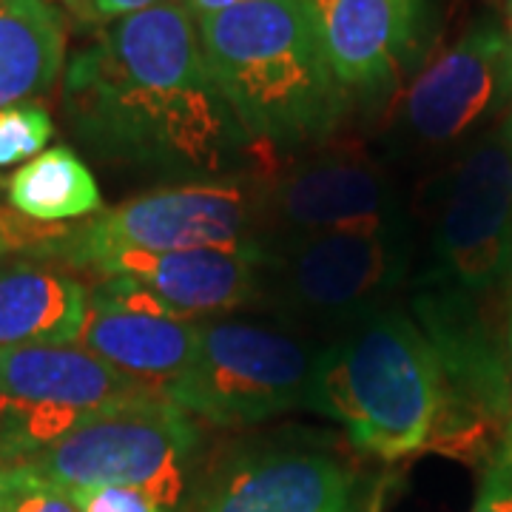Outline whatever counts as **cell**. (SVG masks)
Masks as SVG:
<instances>
[{
	"instance_id": "6da1fadb",
	"label": "cell",
	"mask_w": 512,
	"mask_h": 512,
	"mask_svg": "<svg viewBox=\"0 0 512 512\" xmlns=\"http://www.w3.org/2000/svg\"><path fill=\"white\" fill-rule=\"evenodd\" d=\"M63 109L97 157L157 177H237L254 154L183 3L106 23L69 60Z\"/></svg>"
},
{
	"instance_id": "7a4b0ae2",
	"label": "cell",
	"mask_w": 512,
	"mask_h": 512,
	"mask_svg": "<svg viewBox=\"0 0 512 512\" xmlns=\"http://www.w3.org/2000/svg\"><path fill=\"white\" fill-rule=\"evenodd\" d=\"M208 69L254 146L316 148L348 114L311 0H248L197 20Z\"/></svg>"
},
{
	"instance_id": "3957f363",
	"label": "cell",
	"mask_w": 512,
	"mask_h": 512,
	"mask_svg": "<svg viewBox=\"0 0 512 512\" xmlns=\"http://www.w3.org/2000/svg\"><path fill=\"white\" fill-rule=\"evenodd\" d=\"M345 424L370 456L427 450L439 413V365L416 316L384 305L319 345L308 404Z\"/></svg>"
},
{
	"instance_id": "277c9868",
	"label": "cell",
	"mask_w": 512,
	"mask_h": 512,
	"mask_svg": "<svg viewBox=\"0 0 512 512\" xmlns=\"http://www.w3.org/2000/svg\"><path fill=\"white\" fill-rule=\"evenodd\" d=\"M262 180L254 174L165 185L83 225L63 228L40 259L92 271L100 259L120 251H237L262 254Z\"/></svg>"
},
{
	"instance_id": "5b68a950",
	"label": "cell",
	"mask_w": 512,
	"mask_h": 512,
	"mask_svg": "<svg viewBox=\"0 0 512 512\" xmlns=\"http://www.w3.org/2000/svg\"><path fill=\"white\" fill-rule=\"evenodd\" d=\"M413 245L387 234H316L268 242L256 302L299 333L328 342L402 288Z\"/></svg>"
},
{
	"instance_id": "8992f818",
	"label": "cell",
	"mask_w": 512,
	"mask_h": 512,
	"mask_svg": "<svg viewBox=\"0 0 512 512\" xmlns=\"http://www.w3.org/2000/svg\"><path fill=\"white\" fill-rule=\"evenodd\" d=\"M197 353L165 399L217 427H242L305 407L322 342L279 319H197Z\"/></svg>"
},
{
	"instance_id": "52a82bcc",
	"label": "cell",
	"mask_w": 512,
	"mask_h": 512,
	"mask_svg": "<svg viewBox=\"0 0 512 512\" xmlns=\"http://www.w3.org/2000/svg\"><path fill=\"white\" fill-rule=\"evenodd\" d=\"M200 444L194 419L165 396H148L83 421L26 467L63 490L131 487L165 510L180 507Z\"/></svg>"
},
{
	"instance_id": "ba28073f",
	"label": "cell",
	"mask_w": 512,
	"mask_h": 512,
	"mask_svg": "<svg viewBox=\"0 0 512 512\" xmlns=\"http://www.w3.org/2000/svg\"><path fill=\"white\" fill-rule=\"evenodd\" d=\"M424 288L476 302L512 265V114L461 148L441 177Z\"/></svg>"
},
{
	"instance_id": "9c48e42d",
	"label": "cell",
	"mask_w": 512,
	"mask_h": 512,
	"mask_svg": "<svg viewBox=\"0 0 512 512\" xmlns=\"http://www.w3.org/2000/svg\"><path fill=\"white\" fill-rule=\"evenodd\" d=\"M163 396L80 345L0 350V461L20 464L83 421Z\"/></svg>"
},
{
	"instance_id": "30bf717a",
	"label": "cell",
	"mask_w": 512,
	"mask_h": 512,
	"mask_svg": "<svg viewBox=\"0 0 512 512\" xmlns=\"http://www.w3.org/2000/svg\"><path fill=\"white\" fill-rule=\"evenodd\" d=\"M413 311L439 365V413L427 450L490 461L510 419V367L498 342L467 299L424 288Z\"/></svg>"
},
{
	"instance_id": "8fae6325",
	"label": "cell",
	"mask_w": 512,
	"mask_h": 512,
	"mask_svg": "<svg viewBox=\"0 0 512 512\" xmlns=\"http://www.w3.org/2000/svg\"><path fill=\"white\" fill-rule=\"evenodd\" d=\"M259 180L265 245L316 234H410L399 188L384 163L359 148H308Z\"/></svg>"
},
{
	"instance_id": "7c38bea8",
	"label": "cell",
	"mask_w": 512,
	"mask_h": 512,
	"mask_svg": "<svg viewBox=\"0 0 512 512\" xmlns=\"http://www.w3.org/2000/svg\"><path fill=\"white\" fill-rule=\"evenodd\" d=\"M510 106L512 37L493 20H478L410 80L390 137L399 151H439L476 140Z\"/></svg>"
},
{
	"instance_id": "4fadbf2b",
	"label": "cell",
	"mask_w": 512,
	"mask_h": 512,
	"mask_svg": "<svg viewBox=\"0 0 512 512\" xmlns=\"http://www.w3.org/2000/svg\"><path fill=\"white\" fill-rule=\"evenodd\" d=\"M197 339V319L171 311L134 279L106 276L89 291L77 345L165 396L191 365Z\"/></svg>"
},
{
	"instance_id": "5bb4252c",
	"label": "cell",
	"mask_w": 512,
	"mask_h": 512,
	"mask_svg": "<svg viewBox=\"0 0 512 512\" xmlns=\"http://www.w3.org/2000/svg\"><path fill=\"white\" fill-rule=\"evenodd\" d=\"M330 66L348 94L382 97L419 60L427 0H311Z\"/></svg>"
},
{
	"instance_id": "9a60e30c",
	"label": "cell",
	"mask_w": 512,
	"mask_h": 512,
	"mask_svg": "<svg viewBox=\"0 0 512 512\" xmlns=\"http://www.w3.org/2000/svg\"><path fill=\"white\" fill-rule=\"evenodd\" d=\"M353 476L311 447H259L222 464L200 512H348Z\"/></svg>"
},
{
	"instance_id": "2e32d148",
	"label": "cell",
	"mask_w": 512,
	"mask_h": 512,
	"mask_svg": "<svg viewBox=\"0 0 512 512\" xmlns=\"http://www.w3.org/2000/svg\"><path fill=\"white\" fill-rule=\"evenodd\" d=\"M92 271L103 279H134L171 311L183 313L188 319L225 316L256 302L259 291V256L237 251H120L100 259Z\"/></svg>"
},
{
	"instance_id": "e0dca14e",
	"label": "cell",
	"mask_w": 512,
	"mask_h": 512,
	"mask_svg": "<svg viewBox=\"0 0 512 512\" xmlns=\"http://www.w3.org/2000/svg\"><path fill=\"white\" fill-rule=\"evenodd\" d=\"M86 311L89 291L72 274L43 262L0 268V350L77 345Z\"/></svg>"
},
{
	"instance_id": "ac0fdd59",
	"label": "cell",
	"mask_w": 512,
	"mask_h": 512,
	"mask_svg": "<svg viewBox=\"0 0 512 512\" xmlns=\"http://www.w3.org/2000/svg\"><path fill=\"white\" fill-rule=\"evenodd\" d=\"M63 57L66 32L52 0H0V109L49 92Z\"/></svg>"
},
{
	"instance_id": "d6986e66",
	"label": "cell",
	"mask_w": 512,
	"mask_h": 512,
	"mask_svg": "<svg viewBox=\"0 0 512 512\" xmlns=\"http://www.w3.org/2000/svg\"><path fill=\"white\" fill-rule=\"evenodd\" d=\"M3 194L15 214L43 225L103 214L94 174L66 146L49 148L20 165L3 185Z\"/></svg>"
},
{
	"instance_id": "ffe728a7",
	"label": "cell",
	"mask_w": 512,
	"mask_h": 512,
	"mask_svg": "<svg viewBox=\"0 0 512 512\" xmlns=\"http://www.w3.org/2000/svg\"><path fill=\"white\" fill-rule=\"evenodd\" d=\"M55 137L52 114L43 103L26 100L0 109V168L29 163Z\"/></svg>"
},
{
	"instance_id": "44dd1931",
	"label": "cell",
	"mask_w": 512,
	"mask_h": 512,
	"mask_svg": "<svg viewBox=\"0 0 512 512\" xmlns=\"http://www.w3.org/2000/svg\"><path fill=\"white\" fill-rule=\"evenodd\" d=\"M0 512H77L63 487L26 464L0 461Z\"/></svg>"
},
{
	"instance_id": "7402d4cb",
	"label": "cell",
	"mask_w": 512,
	"mask_h": 512,
	"mask_svg": "<svg viewBox=\"0 0 512 512\" xmlns=\"http://www.w3.org/2000/svg\"><path fill=\"white\" fill-rule=\"evenodd\" d=\"M66 493L77 512H168L154 498L131 487H86Z\"/></svg>"
},
{
	"instance_id": "603a6c76",
	"label": "cell",
	"mask_w": 512,
	"mask_h": 512,
	"mask_svg": "<svg viewBox=\"0 0 512 512\" xmlns=\"http://www.w3.org/2000/svg\"><path fill=\"white\" fill-rule=\"evenodd\" d=\"M60 231H63V225H43V222L20 217L12 208L9 211L0 208V262L15 251H23V248H29L40 256Z\"/></svg>"
},
{
	"instance_id": "cb8c5ba5",
	"label": "cell",
	"mask_w": 512,
	"mask_h": 512,
	"mask_svg": "<svg viewBox=\"0 0 512 512\" xmlns=\"http://www.w3.org/2000/svg\"><path fill=\"white\" fill-rule=\"evenodd\" d=\"M473 512H512V467L501 453H495L484 467Z\"/></svg>"
},
{
	"instance_id": "d4e9b609",
	"label": "cell",
	"mask_w": 512,
	"mask_h": 512,
	"mask_svg": "<svg viewBox=\"0 0 512 512\" xmlns=\"http://www.w3.org/2000/svg\"><path fill=\"white\" fill-rule=\"evenodd\" d=\"M165 3H183V0H89V12H92V23H114V20L146 12L154 6H165Z\"/></svg>"
},
{
	"instance_id": "484cf974",
	"label": "cell",
	"mask_w": 512,
	"mask_h": 512,
	"mask_svg": "<svg viewBox=\"0 0 512 512\" xmlns=\"http://www.w3.org/2000/svg\"><path fill=\"white\" fill-rule=\"evenodd\" d=\"M239 3H248V0H183V6L188 9V15L194 20L211 18V15H220L225 9H234Z\"/></svg>"
},
{
	"instance_id": "4316f807",
	"label": "cell",
	"mask_w": 512,
	"mask_h": 512,
	"mask_svg": "<svg viewBox=\"0 0 512 512\" xmlns=\"http://www.w3.org/2000/svg\"><path fill=\"white\" fill-rule=\"evenodd\" d=\"M498 453L507 458V464L512 467V322H510V419H507V430H504V439Z\"/></svg>"
},
{
	"instance_id": "83f0119b",
	"label": "cell",
	"mask_w": 512,
	"mask_h": 512,
	"mask_svg": "<svg viewBox=\"0 0 512 512\" xmlns=\"http://www.w3.org/2000/svg\"><path fill=\"white\" fill-rule=\"evenodd\" d=\"M504 285H507V299H510V305H512V265H510V274H507V282H504Z\"/></svg>"
},
{
	"instance_id": "f1b7e54d",
	"label": "cell",
	"mask_w": 512,
	"mask_h": 512,
	"mask_svg": "<svg viewBox=\"0 0 512 512\" xmlns=\"http://www.w3.org/2000/svg\"><path fill=\"white\" fill-rule=\"evenodd\" d=\"M507 12H510V26H507V32H510V37H512V6H507Z\"/></svg>"
},
{
	"instance_id": "f546056e",
	"label": "cell",
	"mask_w": 512,
	"mask_h": 512,
	"mask_svg": "<svg viewBox=\"0 0 512 512\" xmlns=\"http://www.w3.org/2000/svg\"><path fill=\"white\" fill-rule=\"evenodd\" d=\"M507 6H512V0H507Z\"/></svg>"
},
{
	"instance_id": "4dcf8cb0",
	"label": "cell",
	"mask_w": 512,
	"mask_h": 512,
	"mask_svg": "<svg viewBox=\"0 0 512 512\" xmlns=\"http://www.w3.org/2000/svg\"><path fill=\"white\" fill-rule=\"evenodd\" d=\"M510 114H512V111H510Z\"/></svg>"
}]
</instances>
